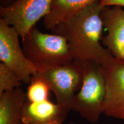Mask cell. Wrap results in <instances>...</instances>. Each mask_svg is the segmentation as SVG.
Returning a JSON list of instances; mask_svg holds the SVG:
<instances>
[{
	"label": "cell",
	"instance_id": "cell-10",
	"mask_svg": "<svg viewBox=\"0 0 124 124\" xmlns=\"http://www.w3.org/2000/svg\"><path fill=\"white\" fill-rule=\"evenodd\" d=\"M27 100L21 87L0 94V124H23L21 113Z\"/></svg>",
	"mask_w": 124,
	"mask_h": 124
},
{
	"label": "cell",
	"instance_id": "cell-7",
	"mask_svg": "<svg viewBox=\"0 0 124 124\" xmlns=\"http://www.w3.org/2000/svg\"><path fill=\"white\" fill-rule=\"evenodd\" d=\"M101 66L106 87L103 113L124 120V60L111 55L102 62Z\"/></svg>",
	"mask_w": 124,
	"mask_h": 124
},
{
	"label": "cell",
	"instance_id": "cell-16",
	"mask_svg": "<svg viewBox=\"0 0 124 124\" xmlns=\"http://www.w3.org/2000/svg\"><path fill=\"white\" fill-rule=\"evenodd\" d=\"M69 124H76L74 123V122H70V123H69Z\"/></svg>",
	"mask_w": 124,
	"mask_h": 124
},
{
	"label": "cell",
	"instance_id": "cell-13",
	"mask_svg": "<svg viewBox=\"0 0 124 124\" xmlns=\"http://www.w3.org/2000/svg\"><path fill=\"white\" fill-rule=\"evenodd\" d=\"M21 86L22 82L15 72L4 64L0 63V94Z\"/></svg>",
	"mask_w": 124,
	"mask_h": 124
},
{
	"label": "cell",
	"instance_id": "cell-9",
	"mask_svg": "<svg viewBox=\"0 0 124 124\" xmlns=\"http://www.w3.org/2000/svg\"><path fill=\"white\" fill-rule=\"evenodd\" d=\"M69 108L54 103L49 100L40 102H25L21 119L24 124H63L66 120Z\"/></svg>",
	"mask_w": 124,
	"mask_h": 124
},
{
	"label": "cell",
	"instance_id": "cell-17",
	"mask_svg": "<svg viewBox=\"0 0 124 124\" xmlns=\"http://www.w3.org/2000/svg\"></svg>",
	"mask_w": 124,
	"mask_h": 124
},
{
	"label": "cell",
	"instance_id": "cell-12",
	"mask_svg": "<svg viewBox=\"0 0 124 124\" xmlns=\"http://www.w3.org/2000/svg\"><path fill=\"white\" fill-rule=\"evenodd\" d=\"M51 89L46 79L40 72L32 76L26 93L27 101L40 102L48 100Z\"/></svg>",
	"mask_w": 124,
	"mask_h": 124
},
{
	"label": "cell",
	"instance_id": "cell-3",
	"mask_svg": "<svg viewBox=\"0 0 124 124\" xmlns=\"http://www.w3.org/2000/svg\"><path fill=\"white\" fill-rule=\"evenodd\" d=\"M84 64L82 87L72 100L70 108L89 122L95 124L103 113L106 82L101 64L92 62H84Z\"/></svg>",
	"mask_w": 124,
	"mask_h": 124
},
{
	"label": "cell",
	"instance_id": "cell-11",
	"mask_svg": "<svg viewBox=\"0 0 124 124\" xmlns=\"http://www.w3.org/2000/svg\"><path fill=\"white\" fill-rule=\"evenodd\" d=\"M101 0H53L51 11L44 18L43 25L52 30L56 26L93 3Z\"/></svg>",
	"mask_w": 124,
	"mask_h": 124
},
{
	"label": "cell",
	"instance_id": "cell-6",
	"mask_svg": "<svg viewBox=\"0 0 124 124\" xmlns=\"http://www.w3.org/2000/svg\"><path fill=\"white\" fill-rule=\"evenodd\" d=\"M53 0H16L8 7L0 6V18L16 29L21 39L51 11Z\"/></svg>",
	"mask_w": 124,
	"mask_h": 124
},
{
	"label": "cell",
	"instance_id": "cell-14",
	"mask_svg": "<svg viewBox=\"0 0 124 124\" xmlns=\"http://www.w3.org/2000/svg\"><path fill=\"white\" fill-rule=\"evenodd\" d=\"M100 2L103 7L119 6L124 8V0H101Z\"/></svg>",
	"mask_w": 124,
	"mask_h": 124
},
{
	"label": "cell",
	"instance_id": "cell-15",
	"mask_svg": "<svg viewBox=\"0 0 124 124\" xmlns=\"http://www.w3.org/2000/svg\"><path fill=\"white\" fill-rule=\"evenodd\" d=\"M16 0H0L1 5L3 7H8L15 2Z\"/></svg>",
	"mask_w": 124,
	"mask_h": 124
},
{
	"label": "cell",
	"instance_id": "cell-2",
	"mask_svg": "<svg viewBox=\"0 0 124 124\" xmlns=\"http://www.w3.org/2000/svg\"><path fill=\"white\" fill-rule=\"evenodd\" d=\"M22 41L25 55L39 72L74 61L66 40L60 35L43 33L35 26Z\"/></svg>",
	"mask_w": 124,
	"mask_h": 124
},
{
	"label": "cell",
	"instance_id": "cell-1",
	"mask_svg": "<svg viewBox=\"0 0 124 124\" xmlns=\"http://www.w3.org/2000/svg\"><path fill=\"white\" fill-rule=\"evenodd\" d=\"M100 1L77 12L51 30L65 38L74 61L101 64L111 55L102 43L104 28L101 13L103 7Z\"/></svg>",
	"mask_w": 124,
	"mask_h": 124
},
{
	"label": "cell",
	"instance_id": "cell-8",
	"mask_svg": "<svg viewBox=\"0 0 124 124\" xmlns=\"http://www.w3.org/2000/svg\"><path fill=\"white\" fill-rule=\"evenodd\" d=\"M101 18L107 35L102 43L113 57L124 60V8L119 6L105 7Z\"/></svg>",
	"mask_w": 124,
	"mask_h": 124
},
{
	"label": "cell",
	"instance_id": "cell-5",
	"mask_svg": "<svg viewBox=\"0 0 124 124\" xmlns=\"http://www.w3.org/2000/svg\"><path fill=\"white\" fill-rule=\"evenodd\" d=\"M40 73L54 92L56 103L70 108L72 100L82 87L85 73L84 62L74 60Z\"/></svg>",
	"mask_w": 124,
	"mask_h": 124
},
{
	"label": "cell",
	"instance_id": "cell-4",
	"mask_svg": "<svg viewBox=\"0 0 124 124\" xmlns=\"http://www.w3.org/2000/svg\"><path fill=\"white\" fill-rule=\"evenodd\" d=\"M20 35L15 28L0 18V60L15 72L22 83L29 84L38 72L20 46Z\"/></svg>",
	"mask_w": 124,
	"mask_h": 124
}]
</instances>
